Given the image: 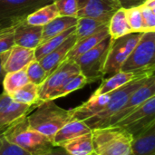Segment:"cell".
<instances>
[{
    "label": "cell",
    "mask_w": 155,
    "mask_h": 155,
    "mask_svg": "<svg viewBox=\"0 0 155 155\" xmlns=\"http://www.w3.org/2000/svg\"><path fill=\"white\" fill-rule=\"evenodd\" d=\"M26 119L31 129L45 136L52 143L55 134L71 121V114L70 110L61 108L54 100H47L36 106Z\"/></svg>",
    "instance_id": "cell-1"
},
{
    "label": "cell",
    "mask_w": 155,
    "mask_h": 155,
    "mask_svg": "<svg viewBox=\"0 0 155 155\" xmlns=\"http://www.w3.org/2000/svg\"><path fill=\"white\" fill-rule=\"evenodd\" d=\"M94 155H131L133 136L119 127L92 130Z\"/></svg>",
    "instance_id": "cell-2"
},
{
    "label": "cell",
    "mask_w": 155,
    "mask_h": 155,
    "mask_svg": "<svg viewBox=\"0 0 155 155\" xmlns=\"http://www.w3.org/2000/svg\"><path fill=\"white\" fill-rule=\"evenodd\" d=\"M2 136L31 155L39 154L53 147V144L45 136L29 127L26 117L6 129Z\"/></svg>",
    "instance_id": "cell-3"
},
{
    "label": "cell",
    "mask_w": 155,
    "mask_h": 155,
    "mask_svg": "<svg viewBox=\"0 0 155 155\" xmlns=\"http://www.w3.org/2000/svg\"><path fill=\"white\" fill-rule=\"evenodd\" d=\"M151 77V76H150ZM149 78V77H148ZM147 78L138 79L132 81L124 86L111 92L110 99L105 105V107L97 114L94 116L84 121L92 130L99 129V128H104L106 127V124L109 121V119L115 114L127 102L130 95L137 89L139 88Z\"/></svg>",
    "instance_id": "cell-4"
},
{
    "label": "cell",
    "mask_w": 155,
    "mask_h": 155,
    "mask_svg": "<svg viewBox=\"0 0 155 155\" xmlns=\"http://www.w3.org/2000/svg\"><path fill=\"white\" fill-rule=\"evenodd\" d=\"M113 39L107 36L96 46L80 55L74 62L80 73L85 76L89 84L104 79V66Z\"/></svg>",
    "instance_id": "cell-5"
},
{
    "label": "cell",
    "mask_w": 155,
    "mask_h": 155,
    "mask_svg": "<svg viewBox=\"0 0 155 155\" xmlns=\"http://www.w3.org/2000/svg\"><path fill=\"white\" fill-rule=\"evenodd\" d=\"M143 33H131L117 39H113L104 66V78L121 71L122 65L131 54Z\"/></svg>",
    "instance_id": "cell-6"
},
{
    "label": "cell",
    "mask_w": 155,
    "mask_h": 155,
    "mask_svg": "<svg viewBox=\"0 0 155 155\" xmlns=\"http://www.w3.org/2000/svg\"><path fill=\"white\" fill-rule=\"evenodd\" d=\"M53 0H0V28L15 26Z\"/></svg>",
    "instance_id": "cell-7"
},
{
    "label": "cell",
    "mask_w": 155,
    "mask_h": 155,
    "mask_svg": "<svg viewBox=\"0 0 155 155\" xmlns=\"http://www.w3.org/2000/svg\"><path fill=\"white\" fill-rule=\"evenodd\" d=\"M155 66V31L144 32L121 71H137Z\"/></svg>",
    "instance_id": "cell-8"
},
{
    "label": "cell",
    "mask_w": 155,
    "mask_h": 155,
    "mask_svg": "<svg viewBox=\"0 0 155 155\" xmlns=\"http://www.w3.org/2000/svg\"><path fill=\"white\" fill-rule=\"evenodd\" d=\"M153 123H155V96L145 101L134 112L112 126L122 128L134 137Z\"/></svg>",
    "instance_id": "cell-9"
},
{
    "label": "cell",
    "mask_w": 155,
    "mask_h": 155,
    "mask_svg": "<svg viewBox=\"0 0 155 155\" xmlns=\"http://www.w3.org/2000/svg\"><path fill=\"white\" fill-rule=\"evenodd\" d=\"M79 73V67L74 61L65 59L62 62L58 67L39 85L40 104L49 100V97L53 93L58 90L70 77Z\"/></svg>",
    "instance_id": "cell-10"
},
{
    "label": "cell",
    "mask_w": 155,
    "mask_h": 155,
    "mask_svg": "<svg viewBox=\"0 0 155 155\" xmlns=\"http://www.w3.org/2000/svg\"><path fill=\"white\" fill-rule=\"evenodd\" d=\"M35 106L15 102L9 94H0V135L10 126L26 117Z\"/></svg>",
    "instance_id": "cell-11"
},
{
    "label": "cell",
    "mask_w": 155,
    "mask_h": 155,
    "mask_svg": "<svg viewBox=\"0 0 155 155\" xmlns=\"http://www.w3.org/2000/svg\"><path fill=\"white\" fill-rule=\"evenodd\" d=\"M153 96H155L154 75H152L151 77L147 78L146 81L130 95L124 105L109 119L106 127L114 125L118 121H120L121 119L134 112L136 108H138L145 101H147Z\"/></svg>",
    "instance_id": "cell-12"
},
{
    "label": "cell",
    "mask_w": 155,
    "mask_h": 155,
    "mask_svg": "<svg viewBox=\"0 0 155 155\" xmlns=\"http://www.w3.org/2000/svg\"><path fill=\"white\" fill-rule=\"evenodd\" d=\"M78 17H93L109 22L112 15L119 8V0H76Z\"/></svg>",
    "instance_id": "cell-13"
},
{
    "label": "cell",
    "mask_w": 155,
    "mask_h": 155,
    "mask_svg": "<svg viewBox=\"0 0 155 155\" xmlns=\"http://www.w3.org/2000/svg\"><path fill=\"white\" fill-rule=\"evenodd\" d=\"M154 71L155 66L146 69L137 70V71H129V72L120 71L107 78H104L102 84L93 94L100 95V94L111 93L132 81L143 79V78H148L152 75H154Z\"/></svg>",
    "instance_id": "cell-14"
},
{
    "label": "cell",
    "mask_w": 155,
    "mask_h": 155,
    "mask_svg": "<svg viewBox=\"0 0 155 155\" xmlns=\"http://www.w3.org/2000/svg\"><path fill=\"white\" fill-rule=\"evenodd\" d=\"M3 67L5 73L25 69L35 59V49L14 45L3 54Z\"/></svg>",
    "instance_id": "cell-15"
},
{
    "label": "cell",
    "mask_w": 155,
    "mask_h": 155,
    "mask_svg": "<svg viewBox=\"0 0 155 155\" xmlns=\"http://www.w3.org/2000/svg\"><path fill=\"white\" fill-rule=\"evenodd\" d=\"M42 26L29 25L25 20L18 23L14 26L15 45L35 49L41 41Z\"/></svg>",
    "instance_id": "cell-16"
},
{
    "label": "cell",
    "mask_w": 155,
    "mask_h": 155,
    "mask_svg": "<svg viewBox=\"0 0 155 155\" xmlns=\"http://www.w3.org/2000/svg\"><path fill=\"white\" fill-rule=\"evenodd\" d=\"M111 93L100 94V95H94L81 105L70 109L71 114V120H78V121H85L98 113H100L107 104L110 99Z\"/></svg>",
    "instance_id": "cell-17"
},
{
    "label": "cell",
    "mask_w": 155,
    "mask_h": 155,
    "mask_svg": "<svg viewBox=\"0 0 155 155\" xmlns=\"http://www.w3.org/2000/svg\"><path fill=\"white\" fill-rule=\"evenodd\" d=\"M76 41L77 39L74 33L71 36H69L60 46H58L56 49H54V51L44 56L39 61V63L41 64V65L45 70L48 75L51 73H53L62 62L65 60L68 52L71 50V48L74 46Z\"/></svg>",
    "instance_id": "cell-18"
},
{
    "label": "cell",
    "mask_w": 155,
    "mask_h": 155,
    "mask_svg": "<svg viewBox=\"0 0 155 155\" xmlns=\"http://www.w3.org/2000/svg\"><path fill=\"white\" fill-rule=\"evenodd\" d=\"M132 155H155V123L133 137Z\"/></svg>",
    "instance_id": "cell-19"
},
{
    "label": "cell",
    "mask_w": 155,
    "mask_h": 155,
    "mask_svg": "<svg viewBox=\"0 0 155 155\" xmlns=\"http://www.w3.org/2000/svg\"><path fill=\"white\" fill-rule=\"evenodd\" d=\"M91 132L92 129L84 121L71 120L55 134L52 144L53 146H62L64 143Z\"/></svg>",
    "instance_id": "cell-20"
},
{
    "label": "cell",
    "mask_w": 155,
    "mask_h": 155,
    "mask_svg": "<svg viewBox=\"0 0 155 155\" xmlns=\"http://www.w3.org/2000/svg\"><path fill=\"white\" fill-rule=\"evenodd\" d=\"M107 36H109V33L107 27H105L93 35L84 37L81 40H77L76 43L74 45V46L71 48V50L68 52L65 59L70 61H75L80 55H82L83 54L86 53L87 51L96 46L100 42H102Z\"/></svg>",
    "instance_id": "cell-21"
},
{
    "label": "cell",
    "mask_w": 155,
    "mask_h": 155,
    "mask_svg": "<svg viewBox=\"0 0 155 155\" xmlns=\"http://www.w3.org/2000/svg\"><path fill=\"white\" fill-rule=\"evenodd\" d=\"M76 22H77L76 17L62 16V15L55 17L48 24L42 26V36H41L40 45L49 40L50 38L54 37L72 27H74Z\"/></svg>",
    "instance_id": "cell-22"
},
{
    "label": "cell",
    "mask_w": 155,
    "mask_h": 155,
    "mask_svg": "<svg viewBox=\"0 0 155 155\" xmlns=\"http://www.w3.org/2000/svg\"><path fill=\"white\" fill-rule=\"evenodd\" d=\"M107 29L109 35L114 40L133 33L127 20L125 8L121 7L114 12L108 22Z\"/></svg>",
    "instance_id": "cell-23"
},
{
    "label": "cell",
    "mask_w": 155,
    "mask_h": 155,
    "mask_svg": "<svg viewBox=\"0 0 155 155\" xmlns=\"http://www.w3.org/2000/svg\"><path fill=\"white\" fill-rule=\"evenodd\" d=\"M61 147L70 155H94L92 132L70 140Z\"/></svg>",
    "instance_id": "cell-24"
},
{
    "label": "cell",
    "mask_w": 155,
    "mask_h": 155,
    "mask_svg": "<svg viewBox=\"0 0 155 155\" xmlns=\"http://www.w3.org/2000/svg\"><path fill=\"white\" fill-rule=\"evenodd\" d=\"M108 23L93 17H78L75 25V36L77 40L93 35L107 27Z\"/></svg>",
    "instance_id": "cell-25"
},
{
    "label": "cell",
    "mask_w": 155,
    "mask_h": 155,
    "mask_svg": "<svg viewBox=\"0 0 155 155\" xmlns=\"http://www.w3.org/2000/svg\"><path fill=\"white\" fill-rule=\"evenodd\" d=\"M10 96L19 104L35 107L40 104L39 85L31 82L15 91L12 94H10Z\"/></svg>",
    "instance_id": "cell-26"
},
{
    "label": "cell",
    "mask_w": 155,
    "mask_h": 155,
    "mask_svg": "<svg viewBox=\"0 0 155 155\" xmlns=\"http://www.w3.org/2000/svg\"><path fill=\"white\" fill-rule=\"evenodd\" d=\"M57 16H59V13L54 3H50L30 14L25 18V21L29 25L44 26Z\"/></svg>",
    "instance_id": "cell-27"
},
{
    "label": "cell",
    "mask_w": 155,
    "mask_h": 155,
    "mask_svg": "<svg viewBox=\"0 0 155 155\" xmlns=\"http://www.w3.org/2000/svg\"><path fill=\"white\" fill-rule=\"evenodd\" d=\"M75 33V26L72 27L62 34L50 38L49 40L45 41V43L39 45L35 49V59L36 61H40L44 56L56 49L58 46H60L69 36H71L73 34Z\"/></svg>",
    "instance_id": "cell-28"
},
{
    "label": "cell",
    "mask_w": 155,
    "mask_h": 155,
    "mask_svg": "<svg viewBox=\"0 0 155 155\" xmlns=\"http://www.w3.org/2000/svg\"><path fill=\"white\" fill-rule=\"evenodd\" d=\"M86 84H89V83L84 75H83L81 73L74 74L72 77H70L58 90H56L54 93H53L51 94V96L49 97V100L54 101L55 99L66 96L67 94H69L74 91L82 89Z\"/></svg>",
    "instance_id": "cell-29"
},
{
    "label": "cell",
    "mask_w": 155,
    "mask_h": 155,
    "mask_svg": "<svg viewBox=\"0 0 155 155\" xmlns=\"http://www.w3.org/2000/svg\"><path fill=\"white\" fill-rule=\"evenodd\" d=\"M27 83H29V80L27 78L25 69H23L15 72L5 73L2 84L4 92L10 95L15 91L24 86Z\"/></svg>",
    "instance_id": "cell-30"
},
{
    "label": "cell",
    "mask_w": 155,
    "mask_h": 155,
    "mask_svg": "<svg viewBox=\"0 0 155 155\" xmlns=\"http://www.w3.org/2000/svg\"><path fill=\"white\" fill-rule=\"evenodd\" d=\"M25 71L26 73L29 82H31L35 84H37V85H40L45 80V78L48 76L47 73L43 68V66L41 65L39 61H36V60L32 61L25 68Z\"/></svg>",
    "instance_id": "cell-31"
},
{
    "label": "cell",
    "mask_w": 155,
    "mask_h": 155,
    "mask_svg": "<svg viewBox=\"0 0 155 155\" xmlns=\"http://www.w3.org/2000/svg\"><path fill=\"white\" fill-rule=\"evenodd\" d=\"M127 20L133 33H144L145 28L141 14L140 5L125 8Z\"/></svg>",
    "instance_id": "cell-32"
},
{
    "label": "cell",
    "mask_w": 155,
    "mask_h": 155,
    "mask_svg": "<svg viewBox=\"0 0 155 155\" xmlns=\"http://www.w3.org/2000/svg\"><path fill=\"white\" fill-rule=\"evenodd\" d=\"M53 3L55 5L59 15L77 18L78 6L76 0H53Z\"/></svg>",
    "instance_id": "cell-33"
},
{
    "label": "cell",
    "mask_w": 155,
    "mask_h": 155,
    "mask_svg": "<svg viewBox=\"0 0 155 155\" xmlns=\"http://www.w3.org/2000/svg\"><path fill=\"white\" fill-rule=\"evenodd\" d=\"M14 45V26L0 28V54L7 52Z\"/></svg>",
    "instance_id": "cell-34"
},
{
    "label": "cell",
    "mask_w": 155,
    "mask_h": 155,
    "mask_svg": "<svg viewBox=\"0 0 155 155\" xmlns=\"http://www.w3.org/2000/svg\"><path fill=\"white\" fill-rule=\"evenodd\" d=\"M141 14L146 32L155 31V11H153L144 5H140Z\"/></svg>",
    "instance_id": "cell-35"
},
{
    "label": "cell",
    "mask_w": 155,
    "mask_h": 155,
    "mask_svg": "<svg viewBox=\"0 0 155 155\" xmlns=\"http://www.w3.org/2000/svg\"><path fill=\"white\" fill-rule=\"evenodd\" d=\"M1 138L2 144L0 146V155H31L17 145L9 143L3 136H1Z\"/></svg>",
    "instance_id": "cell-36"
},
{
    "label": "cell",
    "mask_w": 155,
    "mask_h": 155,
    "mask_svg": "<svg viewBox=\"0 0 155 155\" xmlns=\"http://www.w3.org/2000/svg\"><path fill=\"white\" fill-rule=\"evenodd\" d=\"M36 155H70L63 147L61 146H53L50 149Z\"/></svg>",
    "instance_id": "cell-37"
},
{
    "label": "cell",
    "mask_w": 155,
    "mask_h": 155,
    "mask_svg": "<svg viewBox=\"0 0 155 155\" xmlns=\"http://www.w3.org/2000/svg\"><path fill=\"white\" fill-rule=\"evenodd\" d=\"M121 6L124 8H129L133 6H138L143 4L145 0H119Z\"/></svg>",
    "instance_id": "cell-38"
},
{
    "label": "cell",
    "mask_w": 155,
    "mask_h": 155,
    "mask_svg": "<svg viewBox=\"0 0 155 155\" xmlns=\"http://www.w3.org/2000/svg\"><path fill=\"white\" fill-rule=\"evenodd\" d=\"M3 58H4V55L2 54H0V84H2L3 79H4L5 74V72L4 67H3Z\"/></svg>",
    "instance_id": "cell-39"
},
{
    "label": "cell",
    "mask_w": 155,
    "mask_h": 155,
    "mask_svg": "<svg viewBox=\"0 0 155 155\" xmlns=\"http://www.w3.org/2000/svg\"><path fill=\"white\" fill-rule=\"evenodd\" d=\"M143 5L149 7L153 11H155V0H145Z\"/></svg>",
    "instance_id": "cell-40"
},
{
    "label": "cell",
    "mask_w": 155,
    "mask_h": 155,
    "mask_svg": "<svg viewBox=\"0 0 155 155\" xmlns=\"http://www.w3.org/2000/svg\"><path fill=\"white\" fill-rule=\"evenodd\" d=\"M1 136H2V135H0V146H1V144H2V138H1Z\"/></svg>",
    "instance_id": "cell-41"
}]
</instances>
